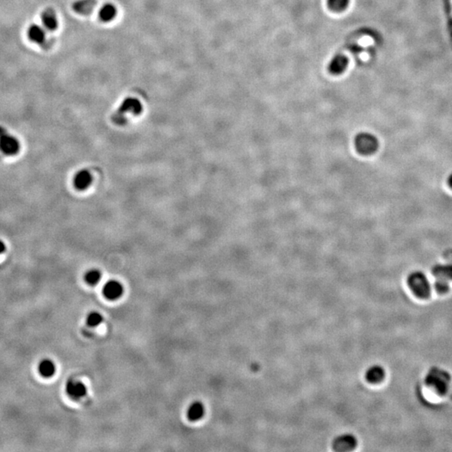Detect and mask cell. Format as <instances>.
Returning <instances> with one entry per match:
<instances>
[{
    "mask_svg": "<svg viewBox=\"0 0 452 452\" xmlns=\"http://www.w3.org/2000/svg\"><path fill=\"white\" fill-rule=\"evenodd\" d=\"M408 287L414 295L420 299H427L430 296V284L426 275L422 271L410 273L407 278Z\"/></svg>",
    "mask_w": 452,
    "mask_h": 452,
    "instance_id": "1",
    "label": "cell"
},
{
    "mask_svg": "<svg viewBox=\"0 0 452 452\" xmlns=\"http://www.w3.org/2000/svg\"><path fill=\"white\" fill-rule=\"evenodd\" d=\"M143 111V105L136 97H127L124 99L117 112L113 116V120L118 125L126 123V115H139Z\"/></svg>",
    "mask_w": 452,
    "mask_h": 452,
    "instance_id": "2",
    "label": "cell"
},
{
    "mask_svg": "<svg viewBox=\"0 0 452 452\" xmlns=\"http://www.w3.org/2000/svg\"><path fill=\"white\" fill-rule=\"evenodd\" d=\"M427 386L431 388L439 394H445L448 391L451 376L447 371L441 370L439 368H432L428 373L425 378Z\"/></svg>",
    "mask_w": 452,
    "mask_h": 452,
    "instance_id": "3",
    "label": "cell"
},
{
    "mask_svg": "<svg viewBox=\"0 0 452 452\" xmlns=\"http://www.w3.org/2000/svg\"><path fill=\"white\" fill-rule=\"evenodd\" d=\"M357 152L362 156L374 154L379 149V140L374 135L368 132H361L354 140Z\"/></svg>",
    "mask_w": 452,
    "mask_h": 452,
    "instance_id": "4",
    "label": "cell"
},
{
    "mask_svg": "<svg viewBox=\"0 0 452 452\" xmlns=\"http://www.w3.org/2000/svg\"><path fill=\"white\" fill-rule=\"evenodd\" d=\"M20 144L17 138L0 128V149L6 155L13 156L20 151Z\"/></svg>",
    "mask_w": 452,
    "mask_h": 452,
    "instance_id": "5",
    "label": "cell"
},
{
    "mask_svg": "<svg viewBox=\"0 0 452 452\" xmlns=\"http://www.w3.org/2000/svg\"><path fill=\"white\" fill-rule=\"evenodd\" d=\"M357 446V439L351 434L338 435L331 443L332 450L335 452H349Z\"/></svg>",
    "mask_w": 452,
    "mask_h": 452,
    "instance_id": "6",
    "label": "cell"
},
{
    "mask_svg": "<svg viewBox=\"0 0 452 452\" xmlns=\"http://www.w3.org/2000/svg\"><path fill=\"white\" fill-rule=\"evenodd\" d=\"M65 391L70 399L79 400L87 395V388L79 380L70 379L65 386Z\"/></svg>",
    "mask_w": 452,
    "mask_h": 452,
    "instance_id": "7",
    "label": "cell"
},
{
    "mask_svg": "<svg viewBox=\"0 0 452 452\" xmlns=\"http://www.w3.org/2000/svg\"><path fill=\"white\" fill-rule=\"evenodd\" d=\"M123 287L121 283L116 280H111L105 284L102 292L105 298L108 300H117L123 294Z\"/></svg>",
    "mask_w": 452,
    "mask_h": 452,
    "instance_id": "8",
    "label": "cell"
},
{
    "mask_svg": "<svg viewBox=\"0 0 452 452\" xmlns=\"http://www.w3.org/2000/svg\"><path fill=\"white\" fill-rule=\"evenodd\" d=\"M348 59L342 54H337L330 60L329 64V73L333 76H338L343 74L348 68Z\"/></svg>",
    "mask_w": 452,
    "mask_h": 452,
    "instance_id": "9",
    "label": "cell"
},
{
    "mask_svg": "<svg viewBox=\"0 0 452 452\" xmlns=\"http://www.w3.org/2000/svg\"><path fill=\"white\" fill-rule=\"evenodd\" d=\"M27 36L31 42L36 45H45L46 42V30L36 24L31 25L27 30Z\"/></svg>",
    "mask_w": 452,
    "mask_h": 452,
    "instance_id": "10",
    "label": "cell"
},
{
    "mask_svg": "<svg viewBox=\"0 0 452 452\" xmlns=\"http://www.w3.org/2000/svg\"><path fill=\"white\" fill-rule=\"evenodd\" d=\"M41 24L44 28L48 31L57 30L59 26V21L57 14L54 9L49 8L42 12L41 14Z\"/></svg>",
    "mask_w": 452,
    "mask_h": 452,
    "instance_id": "11",
    "label": "cell"
},
{
    "mask_svg": "<svg viewBox=\"0 0 452 452\" xmlns=\"http://www.w3.org/2000/svg\"><path fill=\"white\" fill-rule=\"evenodd\" d=\"M91 182H92V176L90 172L86 169L80 170L78 173H76L74 177V186L78 190H86L87 188L90 187Z\"/></svg>",
    "mask_w": 452,
    "mask_h": 452,
    "instance_id": "12",
    "label": "cell"
},
{
    "mask_svg": "<svg viewBox=\"0 0 452 452\" xmlns=\"http://www.w3.org/2000/svg\"><path fill=\"white\" fill-rule=\"evenodd\" d=\"M385 369L379 365L371 366L368 370L366 371L365 379L368 383L375 385L382 382L385 379Z\"/></svg>",
    "mask_w": 452,
    "mask_h": 452,
    "instance_id": "13",
    "label": "cell"
},
{
    "mask_svg": "<svg viewBox=\"0 0 452 452\" xmlns=\"http://www.w3.org/2000/svg\"><path fill=\"white\" fill-rule=\"evenodd\" d=\"M431 273L436 279L452 281V264L435 265L431 270Z\"/></svg>",
    "mask_w": 452,
    "mask_h": 452,
    "instance_id": "14",
    "label": "cell"
},
{
    "mask_svg": "<svg viewBox=\"0 0 452 452\" xmlns=\"http://www.w3.org/2000/svg\"><path fill=\"white\" fill-rule=\"evenodd\" d=\"M118 14V9L112 3H107L101 6L99 10V19L104 23L111 22L115 19Z\"/></svg>",
    "mask_w": 452,
    "mask_h": 452,
    "instance_id": "15",
    "label": "cell"
},
{
    "mask_svg": "<svg viewBox=\"0 0 452 452\" xmlns=\"http://www.w3.org/2000/svg\"><path fill=\"white\" fill-rule=\"evenodd\" d=\"M205 406H204V404L200 401H195L194 402V403H192V404L189 405L188 411H187V416H188V420L191 421V422L200 421V420L203 418V416H205Z\"/></svg>",
    "mask_w": 452,
    "mask_h": 452,
    "instance_id": "16",
    "label": "cell"
},
{
    "mask_svg": "<svg viewBox=\"0 0 452 452\" xmlns=\"http://www.w3.org/2000/svg\"><path fill=\"white\" fill-rule=\"evenodd\" d=\"M96 4V0H78L74 3V11L82 15H87L92 13Z\"/></svg>",
    "mask_w": 452,
    "mask_h": 452,
    "instance_id": "17",
    "label": "cell"
},
{
    "mask_svg": "<svg viewBox=\"0 0 452 452\" xmlns=\"http://www.w3.org/2000/svg\"><path fill=\"white\" fill-rule=\"evenodd\" d=\"M38 371H39V374L43 378L49 379L56 374L57 366L52 360L45 359L39 362V365H38Z\"/></svg>",
    "mask_w": 452,
    "mask_h": 452,
    "instance_id": "18",
    "label": "cell"
},
{
    "mask_svg": "<svg viewBox=\"0 0 452 452\" xmlns=\"http://www.w3.org/2000/svg\"><path fill=\"white\" fill-rule=\"evenodd\" d=\"M350 0H327L328 7L331 11L341 13L348 8Z\"/></svg>",
    "mask_w": 452,
    "mask_h": 452,
    "instance_id": "19",
    "label": "cell"
},
{
    "mask_svg": "<svg viewBox=\"0 0 452 452\" xmlns=\"http://www.w3.org/2000/svg\"><path fill=\"white\" fill-rule=\"evenodd\" d=\"M101 273L100 271L96 269H91L88 271L85 275V281L90 286H95L101 281Z\"/></svg>",
    "mask_w": 452,
    "mask_h": 452,
    "instance_id": "20",
    "label": "cell"
},
{
    "mask_svg": "<svg viewBox=\"0 0 452 452\" xmlns=\"http://www.w3.org/2000/svg\"><path fill=\"white\" fill-rule=\"evenodd\" d=\"M103 322V316L98 312H90L87 318L88 325L92 328L98 327Z\"/></svg>",
    "mask_w": 452,
    "mask_h": 452,
    "instance_id": "21",
    "label": "cell"
},
{
    "mask_svg": "<svg viewBox=\"0 0 452 452\" xmlns=\"http://www.w3.org/2000/svg\"><path fill=\"white\" fill-rule=\"evenodd\" d=\"M434 287L439 294H445L448 292L450 289L449 282L441 279H436Z\"/></svg>",
    "mask_w": 452,
    "mask_h": 452,
    "instance_id": "22",
    "label": "cell"
},
{
    "mask_svg": "<svg viewBox=\"0 0 452 452\" xmlns=\"http://www.w3.org/2000/svg\"><path fill=\"white\" fill-rule=\"evenodd\" d=\"M5 249V244L2 241H0V254L4 252Z\"/></svg>",
    "mask_w": 452,
    "mask_h": 452,
    "instance_id": "23",
    "label": "cell"
},
{
    "mask_svg": "<svg viewBox=\"0 0 452 452\" xmlns=\"http://www.w3.org/2000/svg\"><path fill=\"white\" fill-rule=\"evenodd\" d=\"M447 183H448V186H449L450 188L452 189V174L450 175L448 177V180H447Z\"/></svg>",
    "mask_w": 452,
    "mask_h": 452,
    "instance_id": "24",
    "label": "cell"
}]
</instances>
